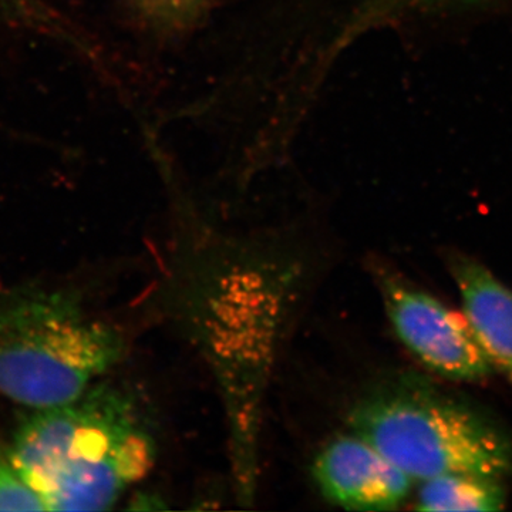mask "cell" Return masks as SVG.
Returning a JSON list of instances; mask_svg holds the SVG:
<instances>
[{"label": "cell", "instance_id": "obj_1", "mask_svg": "<svg viewBox=\"0 0 512 512\" xmlns=\"http://www.w3.org/2000/svg\"><path fill=\"white\" fill-rule=\"evenodd\" d=\"M9 453L46 511H106L147 476L156 443L133 400L100 384L25 414Z\"/></svg>", "mask_w": 512, "mask_h": 512}, {"label": "cell", "instance_id": "obj_2", "mask_svg": "<svg viewBox=\"0 0 512 512\" xmlns=\"http://www.w3.org/2000/svg\"><path fill=\"white\" fill-rule=\"evenodd\" d=\"M124 352L119 330L60 289L0 293V393L29 409L73 402Z\"/></svg>", "mask_w": 512, "mask_h": 512}, {"label": "cell", "instance_id": "obj_3", "mask_svg": "<svg viewBox=\"0 0 512 512\" xmlns=\"http://www.w3.org/2000/svg\"><path fill=\"white\" fill-rule=\"evenodd\" d=\"M349 424L412 480L448 474L501 480L512 471L510 440L497 427L419 386L379 387L353 406Z\"/></svg>", "mask_w": 512, "mask_h": 512}, {"label": "cell", "instance_id": "obj_4", "mask_svg": "<svg viewBox=\"0 0 512 512\" xmlns=\"http://www.w3.org/2000/svg\"><path fill=\"white\" fill-rule=\"evenodd\" d=\"M382 289L397 336L424 365L456 380H477L491 372L493 365L466 316L397 279H383Z\"/></svg>", "mask_w": 512, "mask_h": 512}, {"label": "cell", "instance_id": "obj_5", "mask_svg": "<svg viewBox=\"0 0 512 512\" xmlns=\"http://www.w3.org/2000/svg\"><path fill=\"white\" fill-rule=\"evenodd\" d=\"M313 478L329 503L353 511L394 510L413 481L355 433L336 437L320 450Z\"/></svg>", "mask_w": 512, "mask_h": 512}, {"label": "cell", "instance_id": "obj_6", "mask_svg": "<svg viewBox=\"0 0 512 512\" xmlns=\"http://www.w3.org/2000/svg\"><path fill=\"white\" fill-rule=\"evenodd\" d=\"M453 274L464 316L491 365L512 379V291L471 259H457Z\"/></svg>", "mask_w": 512, "mask_h": 512}, {"label": "cell", "instance_id": "obj_7", "mask_svg": "<svg viewBox=\"0 0 512 512\" xmlns=\"http://www.w3.org/2000/svg\"><path fill=\"white\" fill-rule=\"evenodd\" d=\"M504 505L500 480L476 474H448L423 481L417 498V510L433 512L500 511Z\"/></svg>", "mask_w": 512, "mask_h": 512}, {"label": "cell", "instance_id": "obj_8", "mask_svg": "<svg viewBox=\"0 0 512 512\" xmlns=\"http://www.w3.org/2000/svg\"><path fill=\"white\" fill-rule=\"evenodd\" d=\"M150 39L177 42L200 30L221 0H121Z\"/></svg>", "mask_w": 512, "mask_h": 512}, {"label": "cell", "instance_id": "obj_9", "mask_svg": "<svg viewBox=\"0 0 512 512\" xmlns=\"http://www.w3.org/2000/svg\"><path fill=\"white\" fill-rule=\"evenodd\" d=\"M42 498L19 473L9 451L0 444V511H45Z\"/></svg>", "mask_w": 512, "mask_h": 512}]
</instances>
